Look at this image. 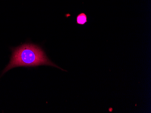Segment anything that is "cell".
<instances>
[{"label":"cell","mask_w":151,"mask_h":113,"mask_svg":"<svg viewBox=\"0 0 151 113\" xmlns=\"http://www.w3.org/2000/svg\"><path fill=\"white\" fill-rule=\"evenodd\" d=\"M77 24L79 25H84L87 22V17L84 13H81L78 14L76 17Z\"/></svg>","instance_id":"obj_2"},{"label":"cell","mask_w":151,"mask_h":113,"mask_svg":"<svg viewBox=\"0 0 151 113\" xmlns=\"http://www.w3.org/2000/svg\"><path fill=\"white\" fill-rule=\"evenodd\" d=\"M10 63L5 68L2 75L13 68L17 67H34L47 65L61 69L48 59L45 52L40 47L31 44H26L13 48Z\"/></svg>","instance_id":"obj_1"}]
</instances>
